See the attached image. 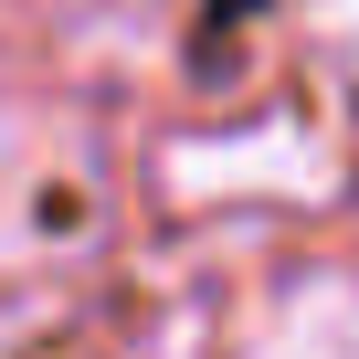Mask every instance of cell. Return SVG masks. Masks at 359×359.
I'll return each mask as SVG.
<instances>
[{"label":"cell","instance_id":"obj_2","mask_svg":"<svg viewBox=\"0 0 359 359\" xmlns=\"http://www.w3.org/2000/svg\"><path fill=\"white\" fill-rule=\"evenodd\" d=\"M169 191H191V201H212V191H327V169H317V137H296V127H264V137H243V148H201V137H180L169 148Z\"/></svg>","mask_w":359,"mask_h":359},{"label":"cell","instance_id":"obj_3","mask_svg":"<svg viewBox=\"0 0 359 359\" xmlns=\"http://www.w3.org/2000/svg\"><path fill=\"white\" fill-rule=\"evenodd\" d=\"M254 359H359V275H296L264 306Z\"/></svg>","mask_w":359,"mask_h":359},{"label":"cell","instance_id":"obj_1","mask_svg":"<svg viewBox=\"0 0 359 359\" xmlns=\"http://www.w3.org/2000/svg\"><path fill=\"white\" fill-rule=\"evenodd\" d=\"M106 212V169L85 116L64 106H0V275L64 264Z\"/></svg>","mask_w":359,"mask_h":359}]
</instances>
